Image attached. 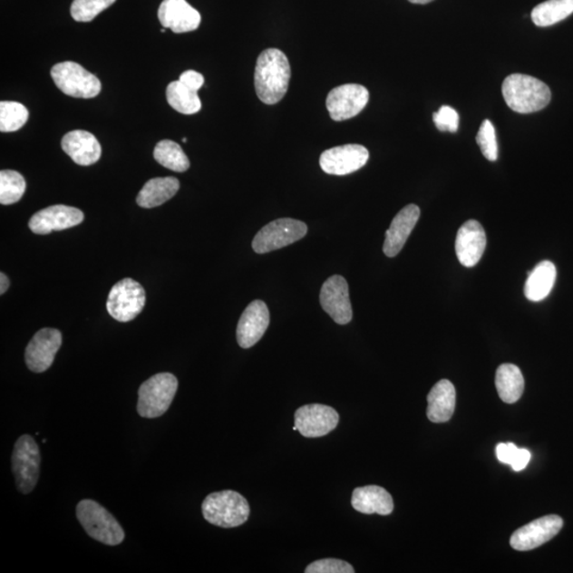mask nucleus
I'll return each instance as SVG.
<instances>
[{
	"label": "nucleus",
	"mask_w": 573,
	"mask_h": 573,
	"mask_svg": "<svg viewBox=\"0 0 573 573\" xmlns=\"http://www.w3.org/2000/svg\"><path fill=\"white\" fill-rule=\"evenodd\" d=\"M290 78L289 60L282 51L269 48L259 54L254 83L261 102L273 105L282 101L288 92Z\"/></svg>",
	"instance_id": "1"
},
{
	"label": "nucleus",
	"mask_w": 573,
	"mask_h": 573,
	"mask_svg": "<svg viewBox=\"0 0 573 573\" xmlns=\"http://www.w3.org/2000/svg\"><path fill=\"white\" fill-rule=\"evenodd\" d=\"M502 95L508 107L520 114L543 110L551 101V91L543 81L522 73L510 74L503 81Z\"/></svg>",
	"instance_id": "2"
},
{
	"label": "nucleus",
	"mask_w": 573,
	"mask_h": 573,
	"mask_svg": "<svg viewBox=\"0 0 573 573\" xmlns=\"http://www.w3.org/2000/svg\"><path fill=\"white\" fill-rule=\"evenodd\" d=\"M205 520L220 528H236L248 520L250 506L246 498L235 490L216 491L202 503Z\"/></svg>",
	"instance_id": "3"
},
{
	"label": "nucleus",
	"mask_w": 573,
	"mask_h": 573,
	"mask_svg": "<svg viewBox=\"0 0 573 573\" xmlns=\"http://www.w3.org/2000/svg\"><path fill=\"white\" fill-rule=\"evenodd\" d=\"M77 517L85 532L104 545H121L126 537L121 523L96 501H80L77 506Z\"/></svg>",
	"instance_id": "4"
},
{
	"label": "nucleus",
	"mask_w": 573,
	"mask_h": 573,
	"mask_svg": "<svg viewBox=\"0 0 573 573\" xmlns=\"http://www.w3.org/2000/svg\"><path fill=\"white\" fill-rule=\"evenodd\" d=\"M178 379L170 373H160L146 380L139 390L137 413L145 419L165 414L177 394Z\"/></svg>",
	"instance_id": "5"
},
{
	"label": "nucleus",
	"mask_w": 573,
	"mask_h": 573,
	"mask_svg": "<svg viewBox=\"0 0 573 573\" xmlns=\"http://www.w3.org/2000/svg\"><path fill=\"white\" fill-rule=\"evenodd\" d=\"M53 83L65 95L73 98H95L102 92V83L84 67L67 61L55 64L51 72Z\"/></svg>",
	"instance_id": "6"
},
{
	"label": "nucleus",
	"mask_w": 573,
	"mask_h": 573,
	"mask_svg": "<svg viewBox=\"0 0 573 573\" xmlns=\"http://www.w3.org/2000/svg\"><path fill=\"white\" fill-rule=\"evenodd\" d=\"M40 465L41 453L36 442L28 434L22 435L12 453V471L22 494H29L35 488L39 481Z\"/></svg>",
	"instance_id": "7"
},
{
	"label": "nucleus",
	"mask_w": 573,
	"mask_h": 573,
	"mask_svg": "<svg viewBox=\"0 0 573 573\" xmlns=\"http://www.w3.org/2000/svg\"><path fill=\"white\" fill-rule=\"evenodd\" d=\"M307 232L308 228L304 222L282 218L259 230L252 242L253 250L257 254L279 250L303 239Z\"/></svg>",
	"instance_id": "8"
},
{
	"label": "nucleus",
	"mask_w": 573,
	"mask_h": 573,
	"mask_svg": "<svg viewBox=\"0 0 573 573\" xmlns=\"http://www.w3.org/2000/svg\"><path fill=\"white\" fill-rule=\"evenodd\" d=\"M146 304V291L132 278H123L112 286L107 309L118 322H130L141 313Z\"/></svg>",
	"instance_id": "9"
},
{
	"label": "nucleus",
	"mask_w": 573,
	"mask_h": 573,
	"mask_svg": "<svg viewBox=\"0 0 573 573\" xmlns=\"http://www.w3.org/2000/svg\"><path fill=\"white\" fill-rule=\"evenodd\" d=\"M370 92L359 84H345L330 91L326 108L335 121H344L356 117L369 102Z\"/></svg>",
	"instance_id": "10"
},
{
	"label": "nucleus",
	"mask_w": 573,
	"mask_h": 573,
	"mask_svg": "<svg viewBox=\"0 0 573 573\" xmlns=\"http://www.w3.org/2000/svg\"><path fill=\"white\" fill-rule=\"evenodd\" d=\"M295 422L305 438H321L332 432L339 423V414L325 404L311 403L296 410Z\"/></svg>",
	"instance_id": "11"
},
{
	"label": "nucleus",
	"mask_w": 573,
	"mask_h": 573,
	"mask_svg": "<svg viewBox=\"0 0 573 573\" xmlns=\"http://www.w3.org/2000/svg\"><path fill=\"white\" fill-rule=\"evenodd\" d=\"M563 523L558 515L540 517L514 532L510 546L517 551L533 550L556 537L562 530Z\"/></svg>",
	"instance_id": "12"
},
{
	"label": "nucleus",
	"mask_w": 573,
	"mask_h": 573,
	"mask_svg": "<svg viewBox=\"0 0 573 573\" xmlns=\"http://www.w3.org/2000/svg\"><path fill=\"white\" fill-rule=\"evenodd\" d=\"M321 306L332 319L346 325L353 319L350 291L344 277L334 276L326 279L320 292Z\"/></svg>",
	"instance_id": "13"
},
{
	"label": "nucleus",
	"mask_w": 573,
	"mask_h": 573,
	"mask_svg": "<svg viewBox=\"0 0 573 573\" xmlns=\"http://www.w3.org/2000/svg\"><path fill=\"white\" fill-rule=\"evenodd\" d=\"M370 153L361 145H345L328 149L320 157L324 172L332 176H346L361 170L369 160Z\"/></svg>",
	"instance_id": "14"
},
{
	"label": "nucleus",
	"mask_w": 573,
	"mask_h": 573,
	"mask_svg": "<svg viewBox=\"0 0 573 573\" xmlns=\"http://www.w3.org/2000/svg\"><path fill=\"white\" fill-rule=\"evenodd\" d=\"M62 345V334L54 328H43L34 335L24 352V360L30 371L45 372L53 364Z\"/></svg>",
	"instance_id": "15"
},
{
	"label": "nucleus",
	"mask_w": 573,
	"mask_h": 573,
	"mask_svg": "<svg viewBox=\"0 0 573 573\" xmlns=\"http://www.w3.org/2000/svg\"><path fill=\"white\" fill-rule=\"evenodd\" d=\"M84 220L83 211L66 205H53L37 211L29 221V228L34 234L47 235L79 226Z\"/></svg>",
	"instance_id": "16"
},
{
	"label": "nucleus",
	"mask_w": 573,
	"mask_h": 573,
	"mask_svg": "<svg viewBox=\"0 0 573 573\" xmlns=\"http://www.w3.org/2000/svg\"><path fill=\"white\" fill-rule=\"evenodd\" d=\"M270 325V313L263 301H254L246 308L237 325V341L242 348H250L264 337Z\"/></svg>",
	"instance_id": "17"
},
{
	"label": "nucleus",
	"mask_w": 573,
	"mask_h": 573,
	"mask_svg": "<svg viewBox=\"0 0 573 573\" xmlns=\"http://www.w3.org/2000/svg\"><path fill=\"white\" fill-rule=\"evenodd\" d=\"M161 26L174 34H186L200 26L201 15L186 0H164L158 12Z\"/></svg>",
	"instance_id": "18"
},
{
	"label": "nucleus",
	"mask_w": 573,
	"mask_h": 573,
	"mask_svg": "<svg viewBox=\"0 0 573 573\" xmlns=\"http://www.w3.org/2000/svg\"><path fill=\"white\" fill-rule=\"evenodd\" d=\"M487 247V236L481 224L470 220L460 228L456 239V254L460 264L466 267H475L483 257Z\"/></svg>",
	"instance_id": "19"
},
{
	"label": "nucleus",
	"mask_w": 573,
	"mask_h": 573,
	"mask_svg": "<svg viewBox=\"0 0 573 573\" xmlns=\"http://www.w3.org/2000/svg\"><path fill=\"white\" fill-rule=\"evenodd\" d=\"M420 216L421 209L415 204L407 205L395 216L385 233L384 253L388 257H395L403 250Z\"/></svg>",
	"instance_id": "20"
},
{
	"label": "nucleus",
	"mask_w": 573,
	"mask_h": 573,
	"mask_svg": "<svg viewBox=\"0 0 573 573\" xmlns=\"http://www.w3.org/2000/svg\"><path fill=\"white\" fill-rule=\"evenodd\" d=\"M62 149L74 163L91 166L102 157V146L95 135L83 130H74L64 135Z\"/></svg>",
	"instance_id": "21"
},
{
	"label": "nucleus",
	"mask_w": 573,
	"mask_h": 573,
	"mask_svg": "<svg viewBox=\"0 0 573 573\" xmlns=\"http://www.w3.org/2000/svg\"><path fill=\"white\" fill-rule=\"evenodd\" d=\"M352 507L363 514L387 516L393 512L394 502L387 490L377 485H367L354 490Z\"/></svg>",
	"instance_id": "22"
},
{
	"label": "nucleus",
	"mask_w": 573,
	"mask_h": 573,
	"mask_svg": "<svg viewBox=\"0 0 573 573\" xmlns=\"http://www.w3.org/2000/svg\"><path fill=\"white\" fill-rule=\"evenodd\" d=\"M456 389L450 380H440L427 396V416L435 423L450 421L456 409Z\"/></svg>",
	"instance_id": "23"
},
{
	"label": "nucleus",
	"mask_w": 573,
	"mask_h": 573,
	"mask_svg": "<svg viewBox=\"0 0 573 573\" xmlns=\"http://www.w3.org/2000/svg\"><path fill=\"white\" fill-rule=\"evenodd\" d=\"M557 279V267L549 260L540 261L528 273L525 296L529 301L540 302L550 295Z\"/></svg>",
	"instance_id": "24"
},
{
	"label": "nucleus",
	"mask_w": 573,
	"mask_h": 573,
	"mask_svg": "<svg viewBox=\"0 0 573 573\" xmlns=\"http://www.w3.org/2000/svg\"><path fill=\"white\" fill-rule=\"evenodd\" d=\"M179 180L173 177L155 178L145 184L137 196L136 202L142 209L160 207L177 195Z\"/></svg>",
	"instance_id": "25"
},
{
	"label": "nucleus",
	"mask_w": 573,
	"mask_h": 573,
	"mask_svg": "<svg viewBox=\"0 0 573 573\" xmlns=\"http://www.w3.org/2000/svg\"><path fill=\"white\" fill-rule=\"evenodd\" d=\"M495 383L498 395L507 403L520 401L525 390V379L520 367L510 364L498 367Z\"/></svg>",
	"instance_id": "26"
},
{
	"label": "nucleus",
	"mask_w": 573,
	"mask_h": 573,
	"mask_svg": "<svg viewBox=\"0 0 573 573\" xmlns=\"http://www.w3.org/2000/svg\"><path fill=\"white\" fill-rule=\"evenodd\" d=\"M167 102L173 110L180 114L192 115L202 109V102L198 92L189 89L180 81H173L167 86Z\"/></svg>",
	"instance_id": "27"
},
{
	"label": "nucleus",
	"mask_w": 573,
	"mask_h": 573,
	"mask_svg": "<svg viewBox=\"0 0 573 573\" xmlns=\"http://www.w3.org/2000/svg\"><path fill=\"white\" fill-rule=\"evenodd\" d=\"M573 14V0H547L532 11V21L539 27H549Z\"/></svg>",
	"instance_id": "28"
},
{
	"label": "nucleus",
	"mask_w": 573,
	"mask_h": 573,
	"mask_svg": "<svg viewBox=\"0 0 573 573\" xmlns=\"http://www.w3.org/2000/svg\"><path fill=\"white\" fill-rule=\"evenodd\" d=\"M154 159L159 164L172 171L185 172L190 161L179 143L170 140L160 141L154 149Z\"/></svg>",
	"instance_id": "29"
},
{
	"label": "nucleus",
	"mask_w": 573,
	"mask_h": 573,
	"mask_svg": "<svg viewBox=\"0 0 573 573\" xmlns=\"http://www.w3.org/2000/svg\"><path fill=\"white\" fill-rule=\"evenodd\" d=\"M26 191V180L21 173L15 170L0 172V203L15 204L21 200Z\"/></svg>",
	"instance_id": "30"
},
{
	"label": "nucleus",
	"mask_w": 573,
	"mask_h": 573,
	"mask_svg": "<svg viewBox=\"0 0 573 573\" xmlns=\"http://www.w3.org/2000/svg\"><path fill=\"white\" fill-rule=\"evenodd\" d=\"M29 118V111L24 105L15 102H0V131L16 132L22 129Z\"/></svg>",
	"instance_id": "31"
},
{
	"label": "nucleus",
	"mask_w": 573,
	"mask_h": 573,
	"mask_svg": "<svg viewBox=\"0 0 573 573\" xmlns=\"http://www.w3.org/2000/svg\"><path fill=\"white\" fill-rule=\"evenodd\" d=\"M115 2L116 0H73L71 15L76 22L89 23Z\"/></svg>",
	"instance_id": "32"
},
{
	"label": "nucleus",
	"mask_w": 573,
	"mask_h": 573,
	"mask_svg": "<svg viewBox=\"0 0 573 573\" xmlns=\"http://www.w3.org/2000/svg\"><path fill=\"white\" fill-rule=\"evenodd\" d=\"M477 143L485 158L490 161L498 159V142L496 131L490 121H484L477 134Z\"/></svg>",
	"instance_id": "33"
},
{
	"label": "nucleus",
	"mask_w": 573,
	"mask_h": 573,
	"mask_svg": "<svg viewBox=\"0 0 573 573\" xmlns=\"http://www.w3.org/2000/svg\"><path fill=\"white\" fill-rule=\"evenodd\" d=\"M354 567L345 560L324 558L316 560L305 569V573H354Z\"/></svg>",
	"instance_id": "34"
},
{
	"label": "nucleus",
	"mask_w": 573,
	"mask_h": 573,
	"mask_svg": "<svg viewBox=\"0 0 573 573\" xmlns=\"http://www.w3.org/2000/svg\"><path fill=\"white\" fill-rule=\"evenodd\" d=\"M433 121L435 126L443 132H457L459 129V114L458 112L448 105H443L433 114Z\"/></svg>",
	"instance_id": "35"
},
{
	"label": "nucleus",
	"mask_w": 573,
	"mask_h": 573,
	"mask_svg": "<svg viewBox=\"0 0 573 573\" xmlns=\"http://www.w3.org/2000/svg\"><path fill=\"white\" fill-rule=\"evenodd\" d=\"M520 448L513 443H501L496 448L498 460L504 464H512Z\"/></svg>",
	"instance_id": "36"
},
{
	"label": "nucleus",
	"mask_w": 573,
	"mask_h": 573,
	"mask_svg": "<svg viewBox=\"0 0 573 573\" xmlns=\"http://www.w3.org/2000/svg\"><path fill=\"white\" fill-rule=\"evenodd\" d=\"M180 81L187 87L194 91H199L204 84V77L200 73L195 71H186L180 76Z\"/></svg>",
	"instance_id": "37"
},
{
	"label": "nucleus",
	"mask_w": 573,
	"mask_h": 573,
	"mask_svg": "<svg viewBox=\"0 0 573 573\" xmlns=\"http://www.w3.org/2000/svg\"><path fill=\"white\" fill-rule=\"evenodd\" d=\"M530 459V452L527 450H519V452H517L516 457L510 466H512L513 470L516 471H522L523 469H526V466L528 465Z\"/></svg>",
	"instance_id": "38"
},
{
	"label": "nucleus",
	"mask_w": 573,
	"mask_h": 573,
	"mask_svg": "<svg viewBox=\"0 0 573 573\" xmlns=\"http://www.w3.org/2000/svg\"><path fill=\"white\" fill-rule=\"evenodd\" d=\"M10 280L4 272L0 273V294L4 295L8 290Z\"/></svg>",
	"instance_id": "39"
},
{
	"label": "nucleus",
	"mask_w": 573,
	"mask_h": 573,
	"mask_svg": "<svg viewBox=\"0 0 573 573\" xmlns=\"http://www.w3.org/2000/svg\"><path fill=\"white\" fill-rule=\"evenodd\" d=\"M409 2L416 5H426L433 2V0H409Z\"/></svg>",
	"instance_id": "40"
},
{
	"label": "nucleus",
	"mask_w": 573,
	"mask_h": 573,
	"mask_svg": "<svg viewBox=\"0 0 573 573\" xmlns=\"http://www.w3.org/2000/svg\"><path fill=\"white\" fill-rule=\"evenodd\" d=\"M165 29H166V28L161 29V30H160V33H161V34H165V31H166Z\"/></svg>",
	"instance_id": "41"
}]
</instances>
